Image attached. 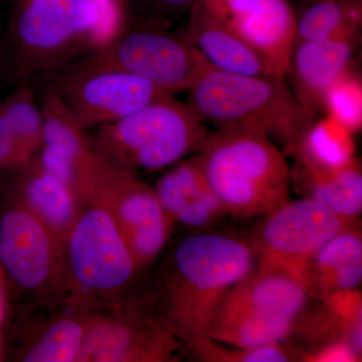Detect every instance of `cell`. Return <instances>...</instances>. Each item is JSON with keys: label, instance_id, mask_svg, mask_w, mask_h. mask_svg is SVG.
<instances>
[{"label": "cell", "instance_id": "e0dca14e", "mask_svg": "<svg viewBox=\"0 0 362 362\" xmlns=\"http://www.w3.org/2000/svg\"><path fill=\"white\" fill-rule=\"evenodd\" d=\"M154 190L173 223L197 233L209 232L228 216L207 180L199 153L180 160L161 176Z\"/></svg>", "mask_w": 362, "mask_h": 362}, {"label": "cell", "instance_id": "4dcf8cb0", "mask_svg": "<svg viewBox=\"0 0 362 362\" xmlns=\"http://www.w3.org/2000/svg\"><path fill=\"white\" fill-rule=\"evenodd\" d=\"M25 162L20 146L0 111V175L23 165Z\"/></svg>", "mask_w": 362, "mask_h": 362}, {"label": "cell", "instance_id": "603a6c76", "mask_svg": "<svg viewBox=\"0 0 362 362\" xmlns=\"http://www.w3.org/2000/svg\"><path fill=\"white\" fill-rule=\"evenodd\" d=\"M290 175L306 197L320 202L344 220H358L362 211V173L356 159L328 173H312L296 165Z\"/></svg>", "mask_w": 362, "mask_h": 362}, {"label": "cell", "instance_id": "7a4b0ae2", "mask_svg": "<svg viewBox=\"0 0 362 362\" xmlns=\"http://www.w3.org/2000/svg\"><path fill=\"white\" fill-rule=\"evenodd\" d=\"M109 0H25L7 35L2 63L21 84L54 74L108 39Z\"/></svg>", "mask_w": 362, "mask_h": 362}, {"label": "cell", "instance_id": "44dd1931", "mask_svg": "<svg viewBox=\"0 0 362 362\" xmlns=\"http://www.w3.org/2000/svg\"><path fill=\"white\" fill-rule=\"evenodd\" d=\"M223 297L259 313L295 321L306 308L309 295L301 276L277 267L257 266Z\"/></svg>", "mask_w": 362, "mask_h": 362}, {"label": "cell", "instance_id": "5b68a950", "mask_svg": "<svg viewBox=\"0 0 362 362\" xmlns=\"http://www.w3.org/2000/svg\"><path fill=\"white\" fill-rule=\"evenodd\" d=\"M207 134L206 123L187 103L168 95L121 120L96 128L89 137L105 161L138 175L199 152Z\"/></svg>", "mask_w": 362, "mask_h": 362}, {"label": "cell", "instance_id": "83f0119b", "mask_svg": "<svg viewBox=\"0 0 362 362\" xmlns=\"http://www.w3.org/2000/svg\"><path fill=\"white\" fill-rule=\"evenodd\" d=\"M323 110L327 115L356 133L362 127L361 78L350 69L326 93Z\"/></svg>", "mask_w": 362, "mask_h": 362}, {"label": "cell", "instance_id": "f1b7e54d", "mask_svg": "<svg viewBox=\"0 0 362 362\" xmlns=\"http://www.w3.org/2000/svg\"><path fill=\"white\" fill-rule=\"evenodd\" d=\"M143 21H153L168 26L171 21L189 13L197 0H130Z\"/></svg>", "mask_w": 362, "mask_h": 362}, {"label": "cell", "instance_id": "cb8c5ba5", "mask_svg": "<svg viewBox=\"0 0 362 362\" xmlns=\"http://www.w3.org/2000/svg\"><path fill=\"white\" fill-rule=\"evenodd\" d=\"M354 133L330 116L325 117L305 131L291 154L296 165L312 173L339 170L356 160Z\"/></svg>", "mask_w": 362, "mask_h": 362}, {"label": "cell", "instance_id": "7c38bea8", "mask_svg": "<svg viewBox=\"0 0 362 362\" xmlns=\"http://www.w3.org/2000/svg\"><path fill=\"white\" fill-rule=\"evenodd\" d=\"M54 90L83 129H96L141 110L168 93L125 71L57 73Z\"/></svg>", "mask_w": 362, "mask_h": 362}, {"label": "cell", "instance_id": "836d02e7", "mask_svg": "<svg viewBox=\"0 0 362 362\" xmlns=\"http://www.w3.org/2000/svg\"><path fill=\"white\" fill-rule=\"evenodd\" d=\"M0 68H1V57H0Z\"/></svg>", "mask_w": 362, "mask_h": 362}, {"label": "cell", "instance_id": "d6986e66", "mask_svg": "<svg viewBox=\"0 0 362 362\" xmlns=\"http://www.w3.org/2000/svg\"><path fill=\"white\" fill-rule=\"evenodd\" d=\"M188 14L189 20L183 35L214 70L239 75L282 78L277 76L256 49L209 16L195 2Z\"/></svg>", "mask_w": 362, "mask_h": 362}, {"label": "cell", "instance_id": "4fadbf2b", "mask_svg": "<svg viewBox=\"0 0 362 362\" xmlns=\"http://www.w3.org/2000/svg\"><path fill=\"white\" fill-rule=\"evenodd\" d=\"M40 106L45 128L44 140L37 156L84 206L97 194L106 161L97 153L87 131L78 125L54 90L45 92Z\"/></svg>", "mask_w": 362, "mask_h": 362}, {"label": "cell", "instance_id": "5bb4252c", "mask_svg": "<svg viewBox=\"0 0 362 362\" xmlns=\"http://www.w3.org/2000/svg\"><path fill=\"white\" fill-rule=\"evenodd\" d=\"M195 4L223 23L286 78L296 42V20L289 0H197Z\"/></svg>", "mask_w": 362, "mask_h": 362}, {"label": "cell", "instance_id": "484cf974", "mask_svg": "<svg viewBox=\"0 0 362 362\" xmlns=\"http://www.w3.org/2000/svg\"><path fill=\"white\" fill-rule=\"evenodd\" d=\"M0 111L13 133L25 160L40 151L44 140V116L37 103L35 90L21 84L13 94L0 102Z\"/></svg>", "mask_w": 362, "mask_h": 362}, {"label": "cell", "instance_id": "3957f363", "mask_svg": "<svg viewBox=\"0 0 362 362\" xmlns=\"http://www.w3.org/2000/svg\"><path fill=\"white\" fill-rule=\"evenodd\" d=\"M228 216L263 218L290 201V168L270 138L255 131L209 133L197 152Z\"/></svg>", "mask_w": 362, "mask_h": 362}, {"label": "cell", "instance_id": "ba28073f", "mask_svg": "<svg viewBox=\"0 0 362 362\" xmlns=\"http://www.w3.org/2000/svg\"><path fill=\"white\" fill-rule=\"evenodd\" d=\"M0 211V269L6 287L35 302L69 295L65 244L6 187Z\"/></svg>", "mask_w": 362, "mask_h": 362}, {"label": "cell", "instance_id": "30bf717a", "mask_svg": "<svg viewBox=\"0 0 362 362\" xmlns=\"http://www.w3.org/2000/svg\"><path fill=\"white\" fill-rule=\"evenodd\" d=\"M356 223L304 197L288 201L264 216L255 228L251 245L258 266L277 267L304 279L312 257L338 233Z\"/></svg>", "mask_w": 362, "mask_h": 362}, {"label": "cell", "instance_id": "52a82bcc", "mask_svg": "<svg viewBox=\"0 0 362 362\" xmlns=\"http://www.w3.org/2000/svg\"><path fill=\"white\" fill-rule=\"evenodd\" d=\"M65 259L70 299L89 310L123 296L139 271L113 216L96 202L81 209Z\"/></svg>", "mask_w": 362, "mask_h": 362}, {"label": "cell", "instance_id": "4316f807", "mask_svg": "<svg viewBox=\"0 0 362 362\" xmlns=\"http://www.w3.org/2000/svg\"><path fill=\"white\" fill-rule=\"evenodd\" d=\"M185 350L195 358L207 362H285L296 361L299 351L283 343L242 349L223 346L206 334L187 344Z\"/></svg>", "mask_w": 362, "mask_h": 362}, {"label": "cell", "instance_id": "6da1fadb", "mask_svg": "<svg viewBox=\"0 0 362 362\" xmlns=\"http://www.w3.org/2000/svg\"><path fill=\"white\" fill-rule=\"evenodd\" d=\"M256 261L251 243L211 230L175 247L161 270L153 303L183 350L206 334L221 297L255 270Z\"/></svg>", "mask_w": 362, "mask_h": 362}, {"label": "cell", "instance_id": "d6a6232c", "mask_svg": "<svg viewBox=\"0 0 362 362\" xmlns=\"http://www.w3.org/2000/svg\"><path fill=\"white\" fill-rule=\"evenodd\" d=\"M1 354H2V340H1V337H0V358H1Z\"/></svg>", "mask_w": 362, "mask_h": 362}, {"label": "cell", "instance_id": "ac0fdd59", "mask_svg": "<svg viewBox=\"0 0 362 362\" xmlns=\"http://www.w3.org/2000/svg\"><path fill=\"white\" fill-rule=\"evenodd\" d=\"M6 175L4 187L65 244L83 207L70 188L37 154Z\"/></svg>", "mask_w": 362, "mask_h": 362}, {"label": "cell", "instance_id": "1f68e13d", "mask_svg": "<svg viewBox=\"0 0 362 362\" xmlns=\"http://www.w3.org/2000/svg\"><path fill=\"white\" fill-rule=\"evenodd\" d=\"M7 287L4 274L0 269V326L4 323L7 313Z\"/></svg>", "mask_w": 362, "mask_h": 362}, {"label": "cell", "instance_id": "2e32d148", "mask_svg": "<svg viewBox=\"0 0 362 362\" xmlns=\"http://www.w3.org/2000/svg\"><path fill=\"white\" fill-rule=\"evenodd\" d=\"M16 325L9 337V352L23 362H77L87 332L88 309L71 301L62 302L59 311Z\"/></svg>", "mask_w": 362, "mask_h": 362}, {"label": "cell", "instance_id": "7402d4cb", "mask_svg": "<svg viewBox=\"0 0 362 362\" xmlns=\"http://www.w3.org/2000/svg\"><path fill=\"white\" fill-rule=\"evenodd\" d=\"M295 321L266 315L221 297L206 323L207 337L230 346L252 349L283 343L293 335Z\"/></svg>", "mask_w": 362, "mask_h": 362}, {"label": "cell", "instance_id": "277c9868", "mask_svg": "<svg viewBox=\"0 0 362 362\" xmlns=\"http://www.w3.org/2000/svg\"><path fill=\"white\" fill-rule=\"evenodd\" d=\"M188 93L187 105L202 122L262 133L289 153L314 121L283 78L211 69Z\"/></svg>", "mask_w": 362, "mask_h": 362}, {"label": "cell", "instance_id": "8fae6325", "mask_svg": "<svg viewBox=\"0 0 362 362\" xmlns=\"http://www.w3.org/2000/svg\"><path fill=\"white\" fill-rule=\"evenodd\" d=\"M106 163L103 180L92 202L108 209L138 270H142L168 244L175 223L162 206L154 188L137 175Z\"/></svg>", "mask_w": 362, "mask_h": 362}, {"label": "cell", "instance_id": "f546056e", "mask_svg": "<svg viewBox=\"0 0 362 362\" xmlns=\"http://www.w3.org/2000/svg\"><path fill=\"white\" fill-rule=\"evenodd\" d=\"M298 361L307 362H357L361 354L343 341L328 342L300 352Z\"/></svg>", "mask_w": 362, "mask_h": 362}, {"label": "cell", "instance_id": "d4e9b609", "mask_svg": "<svg viewBox=\"0 0 362 362\" xmlns=\"http://www.w3.org/2000/svg\"><path fill=\"white\" fill-rule=\"evenodd\" d=\"M361 14V0H316L297 16L296 42L359 32Z\"/></svg>", "mask_w": 362, "mask_h": 362}, {"label": "cell", "instance_id": "9c48e42d", "mask_svg": "<svg viewBox=\"0 0 362 362\" xmlns=\"http://www.w3.org/2000/svg\"><path fill=\"white\" fill-rule=\"evenodd\" d=\"M182 351L153 302L121 296L90 310L77 362H173Z\"/></svg>", "mask_w": 362, "mask_h": 362}, {"label": "cell", "instance_id": "9a60e30c", "mask_svg": "<svg viewBox=\"0 0 362 362\" xmlns=\"http://www.w3.org/2000/svg\"><path fill=\"white\" fill-rule=\"evenodd\" d=\"M359 32L338 37L295 42L287 75L291 77L295 97L304 110L315 118L331 86L351 69Z\"/></svg>", "mask_w": 362, "mask_h": 362}, {"label": "cell", "instance_id": "ffe728a7", "mask_svg": "<svg viewBox=\"0 0 362 362\" xmlns=\"http://www.w3.org/2000/svg\"><path fill=\"white\" fill-rule=\"evenodd\" d=\"M304 280L309 297L319 301L358 289L362 281V235L357 223L338 233L312 257Z\"/></svg>", "mask_w": 362, "mask_h": 362}, {"label": "cell", "instance_id": "8992f818", "mask_svg": "<svg viewBox=\"0 0 362 362\" xmlns=\"http://www.w3.org/2000/svg\"><path fill=\"white\" fill-rule=\"evenodd\" d=\"M185 35L149 21L119 28L101 45L57 73L125 71L170 95L185 92L211 70ZM54 73V74H57Z\"/></svg>", "mask_w": 362, "mask_h": 362}]
</instances>
